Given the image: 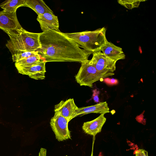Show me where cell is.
Returning a JSON list of instances; mask_svg holds the SVG:
<instances>
[{
    "label": "cell",
    "mask_w": 156,
    "mask_h": 156,
    "mask_svg": "<svg viewBox=\"0 0 156 156\" xmlns=\"http://www.w3.org/2000/svg\"><path fill=\"white\" fill-rule=\"evenodd\" d=\"M41 48L35 51L45 62H76L88 60L91 52L80 48L65 33L51 30L40 33Z\"/></svg>",
    "instance_id": "1"
},
{
    "label": "cell",
    "mask_w": 156,
    "mask_h": 156,
    "mask_svg": "<svg viewBox=\"0 0 156 156\" xmlns=\"http://www.w3.org/2000/svg\"><path fill=\"white\" fill-rule=\"evenodd\" d=\"M6 34L9 39L5 45L12 55L19 52L35 51L41 48L40 33L28 31L22 27Z\"/></svg>",
    "instance_id": "2"
},
{
    "label": "cell",
    "mask_w": 156,
    "mask_h": 156,
    "mask_svg": "<svg viewBox=\"0 0 156 156\" xmlns=\"http://www.w3.org/2000/svg\"><path fill=\"white\" fill-rule=\"evenodd\" d=\"M105 27L93 31H85L72 33H65L69 38L83 49L93 52L101 51L108 41Z\"/></svg>",
    "instance_id": "3"
},
{
    "label": "cell",
    "mask_w": 156,
    "mask_h": 156,
    "mask_svg": "<svg viewBox=\"0 0 156 156\" xmlns=\"http://www.w3.org/2000/svg\"><path fill=\"white\" fill-rule=\"evenodd\" d=\"M114 74V72L98 71L88 60L81 63L80 68L75 77L76 82L80 86L92 88L94 82Z\"/></svg>",
    "instance_id": "4"
},
{
    "label": "cell",
    "mask_w": 156,
    "mask_h": 156,
    "mask_svg": "<svg viewBox=\"0 0 156 156\" xmlns=\"http://www.w3.org/2000/svg\"><path fill=\"white\" fill-rule=\"evenodd\" d=\"M69 122L60 115L55 112L50 120V125L56 139L58 141L71 139L68 124Z\"/></svg>",
    "instance_id": "5"
},
{
    "label": "cell",
    "mask_w": 156,
    "mask_h": 156,
    "mask_svg": "<svg viewBox=\"0 0 156 156\" xmlns=\"http://www.w3.org/2000/svg\"><path fill=\"white\" fill-rule=\"evenodd\" d=\"M90 62L99 71L114 72L116 69V62L106 57L101 51L93 52Z\"/></svg>",
    "instance_id": "6"
},
{
    "label": "cell",
    "mask_w": 156,
    "mask_h": 156,
    "mask_svg": "<svg viewBox=\"0 0 156 156\" xmlns=\"http://www.w3.org/2000/svg\"><path fill=\"white\" fill-rule=\"evenodd\" d=\"M46 63L45 61L43 60L38 63L30 66L16 68L20 74L27 75L35 80H42L45 77Z\"/></svg>",
    "instance_id": "7"
},
{
    "label": "cell",
    "mask_w": 156,
    "mask_h": 156,
    "mask_svg": "<svg viewBox=\"0 0 156 156\" xmlns=\"http://www.w3.org/2000/svg\"><path fill=\"white\" fill-rule=\"evenodd\" d=\"M22 27L19 22L16 12L0 11V29L7 33Z\"/></svg>",
    "instance_id": "8"
},
{
    "label": "cell",
    "mask_w": 156,
    "mask_h": 156,
    "mask_svg": "<svg viewBox=\"0 0 156 156\" xmlns=\"http://www.w3.org/2000/svg\"><path fill=\"white\" fill-rule=\"evenodd\" d=\"M73 98L61 101L56 105L54 112L66 118L69 122L73 118L74 115L78 108Z\"/></svg>",
    "instance_id": "9"
},
{
    "label": "cell",
    "mask_w": 156,
    "mask_h": 156,
    "mask_svg": "<svg viewBox=\"0 0 156 156\" xmlns=\"http://www.w3.org/2000/svg\"><path fill=\"white\" fill-rule=\"evenodd\" d=\"M37 20L43 32L49 30L60 31L57 16L54 14L45 13L37 16Z\"/></svg>",
    "instance_id": "10"
},
{
    "label": "cell",
    "mask_w": 156,
    "mask_h": 156,
    "mask_svg": "<svg viewBox=\"0 0 156 156\" xmlns=\"http://www.w3.org/2000/svg\"><path fill=\"white\" fill-rule=\"evenodd\" d=\"M106 120L104 115L101 114L92 120L84 122L82 126V129L85 133L94 136L101 132Z\"/></svg>",
    "instance_id": "11"
},
{
    "label": "cell",
    "mask_w": 156,
    "mask_h": 156,
    "mask_svg": "<svg viewBox=\"0 0 156 156\" xmlns=\"http://www.w3.org/2000/svg\"><path fill=\"white\" fill-rule=\"evenodd\" d=\"M107 58L116 62L119 60L125 58V55L122 48L113 43L107 41L101 50Z\"/></svg>",
    "instance_id": "12"
},
{
    "label": "cell",
    "mask_w": 156,
    "mask_h": 156,
    "mask_svg": "<svg viewBox=\"0 0 156 156\" xmlns=\"http://www.w3.org/2000/svg\"><path fill=\"white\" fill-rule=\"evenodd\" d=\"M110 112L108 104L106 101L101 102L94 105L78 108L73 117V118L80 115L91 113L105 115Z\"/></svg>",
    "instance_id": "13"
},
{
    "label": "cell",
    "mask_w": 156,
    "mask_h": 156,
    "mask_svg": "<svg viewBox=\"0 0 156 156\" xmlns=\"http://www.w3.org/2000/svg\"><path fill=\"white\" fill-rule=\"evenodd\" d=\"M25 7L31 8L38 16L45 13L54 14L52 11L42 0H25Z\"/></svg>",
    "instance_id": "14"
},
{
    "label": "cell",
    "mask_w": 156,
    "mask_h": 156,
    "mask_svg": "<svg viewBox=\"0 0 156 156\" xmlns=\"http://www.w3.org/2000/svg\"><path fill=\"white\" fill-rule=\"evenodd\" d=\"M25 5V0H6L0 4L3 10L10 13L16 12L18 8Z\"/></svg>",
    "instance_id": "15"
},
{
    "label": "cell",
    "mask_w": 156,
    "mask_h": 156,
    "mask_svg": "<svg viewBox=\"0 0 156 156\" xmlns=\"http://www.w3.org/2000/svg\"><path fill=\"white\" fill-rule=\"evenodd\" d=\"M43 60L40 55L32 56L16 62L15 65L16 68L27 67L36 64Z\"/></svg>",
    "instance_id": "16"
},
{
    "label": "cell",
    "mask_w": 156,
    "mask_h": 156,
    "mask_svg": "<svg viewBox=\"0 0 156 156\" xmlns=\"http://www.w3.org/2000/svg\"><path fill=\"white\" fill-rule=\"evenodd\" d=\"M36 51L19 52L12 55V59L13 62H16L27 58L39 55Z\"/></svg>",
    "instance_id": "17"
},
{
    "label": "cell",
    "mask_w": 156,
    "mask_h": 156,
    "mask_svg": "<svg viewBox=\"0 0 156 156\" xmlns=\"http://www.w3.org/2000/svg\"><path fill=\"white\" fill-rule=\"evenodd\" d=\"M146 0H119L118 3L121 5L128 9H132L135 8H138L142 2Z\"/></svg>",
    "instance_id": "18"
},
{
    "label": "cell",
    "mask_w": 156,
    "mask_h": 156,
    "mask_svg": "<svg viewBox=\"0 0 156 156\" xmlns=\"http://www.w3.org/2000/svg\"><path fill=\"white\" fill-rule=\"evenodd\" d=\"M136 156H148L147 152L143 149H139L134 152Z\"/></svg>",
    "instance_id": "19"
},
{
    "label": "cell",
    "mask_w": 156,
    "mask_h": 156,
    "mask_svg": "<svg viewBox=\"0 0 156 156\" xmlns=\"http://www.w3.org/2000/svg\"><path fill=\"white\" fill-rule=\"evenodd\" d=\"M47 150L44 148H41L39 153L38 156H46Z\"/></svg>",
    "instance_id": "20"
},
{
    "label": "cell",
    "mask_w": 156,
    "mask_h": 156,
    "mask_svg": "<svg viewBox=\"0 0 156 156\" xmlns=\"http://www.w3.org/2000/svg\"><path fill=\"white\" fill-rule=\"evenodd\" d=\"M90 156H93V147H92V151L91 153V154Z\"/></svg>",
    "instance_id": "21"
},
{
    "label": "cell",
    "mask_w": 156,
    "mask_h": 156,
    "mask_svg": "<svg viewBox=\"0 0 156 156\" xmlns=\"http://www.w3.org/2000/svg\"><path fill=\"white\" fill-rule=\"evenodd\" d=\"M67 156V155H66V156Z\"/></svg>",
    "instance_id": "22"
}]
</instances>
